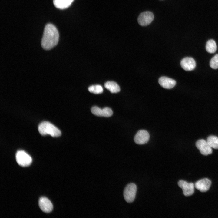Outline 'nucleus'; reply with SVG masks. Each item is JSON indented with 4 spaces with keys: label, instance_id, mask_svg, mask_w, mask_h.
Masks as SVG:
<instances>
[{
    "label": "nucleus",
    "instance_id": "nucleus-1",
    "mask_svg": "<svg viewBox=\"0 0 218 218\" xmlns=\"http://www.w3.org/2000/svg\"><path fill=\"white\" fill-rule=\"evenodd\" d=\"M59 38V33L56 27L51 24L47 25L41 41L42 48L46 50L52 49L57 44Z\"/></svg>",
    "mask_w": 218,
    "mask_h": 218
},
{
    "label": "nucleus",
    "instance_id": "nucleus-2",
    "mask_svg": "<svg viewBox=\"0 0 218 218\" xmlns=\"http://www.w3.org/2000/svg\"><path fill=\"white\" fill-rule=\"evenodd\" d=\"M38 130L42 135L49 134L52 137H57L60 136V130L51 123L44 121L40 123L38 126Z\"/></svg>",
    "mask_w": 218,
    "mask_h": 218
},
{
    "label": "nucleus",
    "instance_id": "nucleus-3",
    "mask_svg": "<svg viewBox=\"0 0 218 218\" xmlns=\"http://www.w3.org/2000/svg\"><path fill=\"white\" fill-rule=\"evenodd\" d=\"M137 190L136 185L134 183H131L127 184L125 188L123 193L125 201L130 203L134 200Z\"/></svg>",
    "mask_w": 218,
    "mask_h": 218
},
{
    "label": "nucleus",
    "instance_id": "nucleus-4",
    "mask_svg": "<svg viewBox=\"0 0 218 218\" xmlns=\"http://www.w3.org/2000/svg\"><path fill=\"white\" fill-rule=\"evenodd\" d=\"M16 159L17 163L22 167L29 166L32 161L31 156L23 150L17 152L16 154Z\"/></svg>",
    "mask_w": 218,
    "mask_h": 218
},
{
    "label": "nucleus",
    "instance_id": "nucleus-5",
    "mask_svg": "<svg viewBox=\"0 0 218 218\" xmlns=\"http://www.w3.org/2000/svg\"><path fill=\"white\" fill-rule=\"evenodd\" d=\"M154 15L150 11H145L141 13L138 16L137 21L139 24L143 26L150 24L153 20Z\"/></svg>",
    "mask_w": 218,
    "mask_h": 218
},
{
    "label": "nucleus",
    "instance_id": "nucleus-6",
    "mask_svg": "<svg viewBox=\"0 0 218 218\" xmlns=\"http://www.w3.org/2000/svg\"><path fill=\"white\" fill-rule=\"evenodd\" d=\"M197 148L200 153L203 155H207L212 152V148L210 146L206 141L204 139L198 140L196 143Z\"/></svg>",
    "mask_w": 218,
    "mask_h": 218
},
{
    "label": "nucleus",
    "instance_id": "nucleus-7",
    "mask_svg": "<svg viewBox=\"0 0 218 218\" xmlns=\"http://www.w3.org/2000/svg\"><path fill=\"white\" fill-rule=\"evenodd\" d=\"M178 185L183 190V194L186 196L192 195L194 192V185L192 183H188L183 180H180L178 182Z\"/></svg>",
    "mask_w": 218,
    "mask_h": 218
},
{
    "label": "nucleus",
    "instance_id": "nucleus-8",
    "mask_svg": "<svg viewBox=\"0 0 218 218\" xmlns=\"http://www.w3.org/2000/svg\"><path fill=\"white\" fill-rule=\"evenodd\" d=\"M92 113L95 115L103 117H109L113 114L111 109L108 107L101 109L97 106H94L91 109Z\"/></svg>",
    "mask_w": 218,
    "mask_h": 218
},
{
    "label": "nucleus",
    "instance_id": "nucleus-9",
    "mask_svg": "<svg viewBox=\"0 0 218 218\" xmlns=\"http://www.w3.org/2000/svg\"><path fill=\"white\" fill-rule=\"evenodd\" d=\"M149 138L150 135L147 131L145 130H140L136 134L134 141L137 144H142L147 143Z\"/></svg>",
    "mask_w": 218,
    "mask_h": 218
},
{
    "label": "nucleus",
    "instance_id": "nucleus-10",
    "mask_svg": "<svg viewBox=\"0 0 218 218\" xmlns=\"http://www.w3.org/2000/svg\"><path fill=\"white\" fill-rule=\"evenodd\" d=\"M39 205L40 209L45 213L51 212L53 209L52 203L48 199L45 197H41L40 199Z\"/></svg>",
    "mask_w": 218,
    "mask_h": 218
},
{
    "label": "nucleus",
    "instance_id": "nucleus-11",
    "mask_svg": "<svg viewBox=\"0 0 218 218\" xmlns=\"http://www.w3.org/2000/svg\"><path fill=\"white\" fill-rule=\"evenodd\" d=\"M182 68L186 71L193 70L196 66L195 60L191 57H185L182 59L180 62Z\"/></svg>",
    "mask_w": 218,
    "mask_h": 218
},
{
    "label": "nucleus",
    "instance_id": "nucleus-12",
    "mask_svg": "<svg viewBox=\"0 0 218 218\" xmlns=\"http://www.w3.org/2000/svg\"><path fill=\"white\" fill-rule=\"evenodd\" d=\"M211 182L209 179L205 178L197 181L195 184V187L201 192L207 191L210 188Z\"/></svg>",
    "mask_w": 218,
    "mask_h": 218
},
{
    "label": "nucleus",
    "instance_id": "nucleus-13",
    "mask_svg": "<svg viewBox=\"0 0 218 218\" xmlns=\"http://www.w3.org/2000/svg\"><path fill=\"white\" fill-rule=\"evenodd\" d=\"M159 83L164 88L170 89L173 88L176 84L174 80L166 77H162L159 79Z\"/></svg>",
    "mask_w": 218,
    "mask_h": 218
},
{
    "label": "nucleus",
    "instance_id": "nucleus-14",
    "mask_svg": "<svg viewBox=\"0 0 218 218\" xmlns=\"http://www.w3.org/2000/svg\"><path fill=\"white\" fill-rule=\"evenodd\" d=\"M74 0H53V3L57 8L61 9L69 7Z\"/></svg>",
    "mask_w": 218,
    "mask_h": 218
},
{
    "label": "nucleus",
    "instance_id": "nucleus-15",
    "mask_svg": "<svg viewBox=\"0 0 218 218\" xmlns=\"http://www.w3.org/2000/svg\"><path fill=\"white\" fill-rule=\"evenodd\" d=\"M105 87L112 93H116L120 91V89L118 84L115 82L108 81L104 84Z\"/></svg>",
    "mask_w": 218,
    "mask_h": 218
},
{
    "label": "nucleus",
    "instance_id": "nucleus-16",
    "mask_svg": "<svg viewBox=\"0 0 218 218\" xmlns=\"http://www.w3.org/2000/svg\"><path fill=\"white\" fill-rule=\"evenodd\" d=\"M206 48L208 53H213L215 52L217 50V45L215 41L213 39L208 40L206 43Z\"/></svg>",
    "mask_w": 218,
    "mask_h": 218
},
{
    "label": "nucleus",
    "instance_id": "nucleus-17",
    "mask_svg": "<svg viewBox=\"0 0 218 218\" xmlns=\"http://www.w3.org/2000/svg\"><path fill=\"white\" fill-rule=\"evenodd\" d=\"M206 141L212 148L218 149V137L213 135L209 136Z\"/></svg>",
    "mask_w": 218,
    "mask_h": 218
},
{
    "label": "nucleus",
    "instance_id": "nucleus-18",
    "mask_svg": "<svg viewBox=\"0 0 218 218\" xmlns=\"http://www.w3.org/2000/svg\"><path fill=\"white\" fill-rule=\"evenodd\" d=\"M88 90L90 92L95 94H99L103 92L102 87L99 85H93L90 86Z\"/></svg>",
    "mask_w": 218,
    "mask_h": 218
},
{
    "label": "nucleus",
    "instance_id": "nucleus-19",
    "mask_svg": "<svg viewBox=\"0 0 218 218\" xmlns=\"http://www.w3.org/2000/svg\"><path fill=\"white\" fill-rule=\"evenodd\" d=\"M210 64L213 69H216L218 68V54L215 55L211 59Z\"/></svg>",
    "mask_w": 218,
    "mask_h": 218
}]
</instances>
